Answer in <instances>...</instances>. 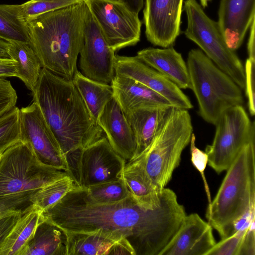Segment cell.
<instances>
[{"label":"cell","instance_id":"obj_30","mask_svg":"<svg viewBox=\"0 0 255 255\" xmlns=\"http://www.w3.org/2000/svg\"><path fill=\"white\" fill-rule=\"evenodd\" d=\"M84 188L92 199L102 203L119 202L130 196L121 177L116 180L92 185Z\"/></svg>","mask_w":255,"mask_h":255},{"label":"cell","instance_id":"obj_28","mask_svg":"<svg viewBox=\"0 0 255 255\" xmlns=\"http://www.w3.org/2000/svg\"><path fill=\"white\" fill-rule=\"evenodd\" d=\"M0 39L30 44L21 4H0Z\"/></svg>","mask_w":255,"mask_h":255},{"label":"cell","instance_id":"obj_39","mask_svg":"<svg viewBox=\"0 0 255 255\" xmlns=\"http://www.w3.org/2000/svg\"><path fill=\"white\" fill-rule=\"evenodd\" d=\"M239 255H255V222L251 225L246 233Z\"/></svg>","mask_w":255,"mask_h":255},{"label":"cell","instance_id":"obj_6","mask_svg":"<svg viewBox=\"0 0 255 255\" xmlns=\"http://www.w3.org/2000/svg\"><path fill=\"white\" fill-rule=\"evenodd\" d=\"M67 174L43 164L30 145L20 139L0 156V200L30 199L38 190Z\"/></svg>","mask_w":255,"mask_h":255},{"label":"cell","instance_id":"obj_33","mask_svg":"<svg viewBox=\"0 0 255 255\" xmlns=\"http://www.w3.org/2000/svg\"><path fill=\"white\" fill-rule=\"evenodd\" d=\"M249 228L244 230L237 231L228 237L222 239L206 255H239L243 240Z\"/></svg>","mask_w":255,"mask_h":255},{"label":"cell","instance_id":"obj_41","mask_svg":"<svg viewBox=\"0 0 255 255\" xmlns=\"http://www.w3.org/2000/svg\"><path fill=\"white\" fill-rule=\"evenodd\" d=\"M17 65L10 58L0 57V77H15Z\"/></svg>","mask_w":255,"mask_h":255},{"label":"cell","instance_id":"obj_24","mask_svg":"<svg viewBox=\"0 0 255 255\" xmlns=\"http://www.w3.org/2000/svg\"><path fill=\"white\" fill-rule=\"evenodd\" d=\"M65 232L67 255H108L115 243L126 239L120 234L101 229L87 232Z\"/></svg>","mask_w":255,"mask_h":255},{"label":"cell","instance_id":"obj_44","mask_svg":"<svg viewBox=\"0 0 255 255\" xmlns=\"http://www.w3.org/2000/svg\"><path fill=\"white\" fill-rule=\"evenodd\" d=\"M10 43L0 39V57L10 58L8 54Z\"/></svg>","mask_w":255,"mask_h":255},{"label":"cell","instance_id":"obj_35","mask_svg":"<svg viewBox=\"0 0 255 255\" xmlns=\"http://www.w3.org/2000/svg\"><path fill=\"white\" fill-rule=\"evenodd\" d=\"M17 100L16 92L10 81L0 77V117L14 108Z\"/></svg>","mask_w":255,"mask_h":255},{"label":"cell","instance_id":"obj_49","mask_svg":"<svg viewBox=\"0 0 255 255\" xmlns=\"http://www.w3.org/2000/svg\"></svg>","mask_w":255,"mask_h":255},{"label":"cell","instance_id":"obj_31","mask_svg":"<svg viewBox=\"0 0 255 255\" xmlns=\"http://www.w3.org/2000/svg\"><path fill=\"white\" fill-rule=\"evenodd\" d=\"M19 110L15 106L0 117V151L21 139Z\"/></svg>","mask_w":255,"mask_h":255},{"label":"cell","instance_id":"obj_10","mask_svg":"<svg viewBox=\"0 0 255 255\" xmlns=\"http://www.w3.org/2000/svg\"><path fill=\"white\" fill-rule=\"evenodd\" d=\"M66 159L69 175L82 188L118 179L127 162L104 136L70 154Z\"/></svg>","mask_w":255,"mask_h":255},{"label":"cell","instance_id":"obj_29","mask_svg":"<svg viewBox=\"0 0 255 255\" xmlns=\"http://www.w3.org/2000/svg\"><path fill=\"white\" fill-rule=\"evenodd\" d=\"M68 174L42 187L30 198V201L43 211L49 208L70 191L76 185Z\"/></svg>","mask_w":255,"mask_h":255},{"label":"cell","instance_id":"obj_4","mask_svg":"<svg viewBox=\"0 0 255 255\" xmlns=\"http://www.w3.org/2000/svg\"><path fill=\"white\" fill-rule=\"evenodd\" d=\"M226 171L206 212L221 239L232 235L236 221L255 206V140L242 148Z\"/></svg>","mask_w":255,"mask_h":255},{"label":"cell","instance_id":"obj_5","mask_svg":"<svg viewBox=\"0 0 255 255\" xmlns=\"http://www.w3.org/2000/svg\"><path fill=\"white\" fill-rule=\"evenodd\" d=\"M186 64L198 114L206 122L215 125L226 110L243 105L242 89L201 49L189 51Z\"/></svg>","mask_w":255,"mask_h":255},{"label":"cell","instance_id":"obj_27","mask_svg":"<svg viewBox=\"0 0 255 255\" xmlns=\"http://www.w3.org/2000/svg\"><path fill=\"white\" fill-rule=\"evenodd\" d=\"M9 57L17 65L15 77L20 79L31 92L39 79L41 65L30 44L18 42L10 43Z\"/></svg>","mask_w":255,"mask_h":255},{"label":"cell","instance_id":"obj_23","mask_svg":"<svg viewBox=\"0 0 255 255\" xmlns=\"http://www.w3.org/2000/svg\"><path fill=\"white\" fill-rule=\"evenodd\" d=\"M43 211L33 204L23 209L16 223L0 246V255H23L39 224Z\"/></svg>","mask_w":255,"mask_h":255},{"label":"cell","instance_id":"obj_15","mask_svg":"<svg viewBox=\"0 0 255 255\" xmlns=\"http://www.w3.org/2000/svg\"><path fill=\"white\" fill-rule=\"evenodd\" d=\"M183 0H144L143 21L147 40L162 48L179 35Z\"/></svg>","mask_w":255,"mask_h":255},{"label":"cell","instance_id":"obj_42","mask_svg":"<svg viewBox=\"0 0 255 255\" xmlns=\"http://www.w3.org/2000/svg\"><path fill=\"white\" fill-rule=\"evenodd\" d=\"M250 33L247 43L248 58L255 61V19H254L249 28Z\"/></svg>","mask_w":255,"mask_h":255},{"label":"cell","instance_id":"obj_8","mask_svg":"<svg viewBox=\"0 0 255 255\" xmlns=\"http://www.w3.org/2000/svg\"><path fill=\"white\" fill-rule=\"evenodd\" d=\"M183 9L187 22L186 37L244 90V66L235 51L227 45L218 22L206 14L196 0H185Z\"/></svg>","mask_w":255,"mask_h":255},{"label":"cell","instance_id":"obj_48","mask_svg":"<svg viewBox=\"0 0 255 255\" xmlns=\"http://www.w3.org/2000/svg\"><path fill=\"white\" fill-rule=\"evenodd\" d=\"M0 153V155H1V153Z\"/></svg>","mask_w":255,"mask_h":255},{"label":"cell","instance_id":"obj_21","mask_svg":"<svg viewBox=\"0 0 255 255\" xmlns=\"http://www.w3.org/2000/svg\"><path fill=\"white\" fill-rule=\"evenodd\" d=\"M136 56L181 89H190L187 64L181 53L173 47L162 48L148 47L138 51Z\"/></svg>","mask_w":255,"mask_h":255},{"label":"cell","instance_id":"obj_20","mask_svg":"<svg viewBox=\"0 0 255 255\" xmlns=\"http://www.w3.org/2000/svg\"><path fill=\"white\" fill-rule=\"evenodd\" d=\"M173 107L172 106L144 107L125 115L136 141L135 158L146 151L151 145Z\"/></svg>","mask_w":255,"mask_h":255},{"label":"cell","instance_id":"obj_22","mask_svg":"<svg viewBox=\"0 0 255 255\" xmlns=\"http://www.w3.org/2000/svg\"><path fill=\"white\" fill-rule=\"evenodd\" d=\"M111 85L113 97L125 115L141 107L172 106L159 94L129 78L115 74Z\"/></svg>","mask_w":255,"mask_h":255},{"label":"cell","instance_id":"obj_25","mask_svg":"<svg viewBox=\"0 0 255 255\" xmlns=\"http://www.w3.org/2000/svg\"><path fill=\"white\" fill-rule=\"evenodd\" d=\"M23 255H67L66 232L44 219L38 226Z\"/></svg>","mask_w":255,"mask_h":255},{"label":"cell","instance_id":"obj_2","mask_svg":"<svg viewBox=\"0 0 255 255\" xmlns=\"http://www.w3.org/2000/svg\"><path fill=\"white\" fill-rule=\"evenodd\" d=\"M32 93L66 158L103 136L72 79L42 68Z\"/></svg>","mask_w":255,"mask_h":255},{"label":"cell","instance_id":"obj_9","mask_svg":"<svg viewBox=\"0 0 255 255\" xmlns=\"http://www.w3.org/2000/svg\"><path fill=\"white\" fill-rule=\"evenodd\" d=\"M214 126L212 143L205 151L208 165L220 174L228 169L246 144L255 140V124L243 105H237L224 111Z\"/></svg>","mask_w":255,"mask_h":255},{"label":"cell","instance_id":"obj_32","mask_svg":"<svg viewBox=\"0 0 255 255\" xmlns=\"http://www.w3.org/2000/svg\"><path fill=\"white\" fill-rule=\"evenodd\" d=\"M84 1V0H30L21 4V7L24 18L28 22L42 14Z\"/></svg>","mask_w":255,"mask_h":255},{"label":"cell","instance_id":"obj_18","mask_svg":"<svg viewBox=\"0 0 255 255\" xmlns=\"http://www.w3.org/2000/svg\"><path fill=\"white\" fill-rule=\"evenodd\" d=\"M254 19L255 0H221L217 22L231 49L240 47Z\"/></svg>","mask_w":255,"mask_h":255},{"label":"cell","instance_id":"obj_37","mask_svg":"<svg viewBox=\"0 0 255 255\" xmlns=\"http://www.w3.org/2000/svg\"><path fill=\"white\" fill-rule=\"evenodd\" d=\"M23 209L12 210L0 216V246L16 223Z\"/></svg>","mask_w":255,"mask_h":255},{"label":"cell","instance_id":"obj_17","mask_svg":"<svg viewBox=\"0 0 255 255\" xmlns=\"http://www.w3.org/2000/svg\"><path fill=\"white\" fill-rule=\"evenodd\" d=\"M97 124L115 151L127 162L135 157V139L121 107L113 97L105 105L97 119Z\"/></svg>","mask_w":255,"mask_h":255},{"label":"cell","instance_id":"obj_14","mask_svg":"<svg viewBox=\"0 0 255 255\" xmlns=\"http://www.w3.org/2000/svg\"><path fill=\"white\" fill-rule=\"evenodd\" d=\"M114 69L115 74L141 83L164 97L174 107L187 110L193 108L188 97L180 88L137 56L115 55Z\"/></svg>","mask_w":255,"mask_h":255},{"label":"cell","instance_id":"obj_16","mask_svg":"<svg viewBox=\"0 0 255 255\" xmlns=\"http://www.w3.org/2000/svg\"><path fill=\"white\" fill-rule=\"evenodd\" d=\"M216 243L211 225L192 213L186 215L160 255H206Z\"/></svg>","mask_w":255,"mask_h":255},{"label":"cell","instance_id":"obj_46","mask_svg":"<svg viewBox=\"0 0 255 255\" xmlns=\"http://www.w3.org/2000/svg\"><path fill=\"white\" fill-rule=\"evenodd\" d=\"M110 0L117 1V2H125V0Z\"/></svg>","mask_w":255,"mask_h":255},{"label":"cell","instance_id":"obj_36","mask_svg":"<svg viewBox=\"0 0 255 255\" xmlns=\"http://www.w3.org/2000/svg\"><path fill=\"white\" fill-rule=\"evenodd\" d=\"M255 61L248 58L244 66V90L248 99L249 111L253 116L255 114Z\"/></svg>","mask_w":255,"mask_h":255},{"label":"cell","instance_id":"obj_47","mask_svg":"<svg viewBox=\"0 0 255 255\" xmlns=\"http://www.w3.org/2000/svg\"><path fill=\"white\" fill-rule=\"evenodd\" d=\"M3 151H0V153H2Z\"/></svg>","mask_w":255,"mask_h":255},{"label":"cell","instance_id":"obj_40","mask_svg":"<svg viewBox=\"0 0 255 255\" xmlns=\"http://www.w3.org/2000/svg\"><path fill=\"white\" fill-rule=\"evenodd\" d=\"M108 255H136L133 248L128 241L125 238L115 243L110 248Z\"/></svg>","mask_w":255,"mask_h":255},{"label":"cell","instance_id":"obj_11","mask_svg":"<svg viewBox=\"0 0 255 255\" xmlns=\"http://www.w3.org/2000/svg\"><path fill=\"white\" fill-rule=\"evenodd\" d=\"M84 1L115 52L134 46L140 41L142 23L138 13L124 2L110 0Z\"/></svg>","mask_w":255,"mask_h":255},{"label":"cell","instance_id":"obj_1","mask_svg":"<svg viewBox=\"0 0 255 255\" xmlns=\"http://www.w3.org/2000/svg\"><path fill=\"white\" fill-rule=\"evenodd\" d=\"M43 214L44 219L66 232L101 229L120 234L128 241L136 255H160L184 217L182 206L167 192L161 193L158 207L147 210L130 196L112 203L96 202L76 184Z\"/></svg>","mask_w":255,"mask_h":255},{"label":"cell","instance_id":"obj_38","mask_svg":"<svg viewBox=\"0 0 255 255\" xmlns=\"http://www.w3.org/2000/svg\"><path fill=\"white\" fill-rule=\"evenodd\" d=\"M31 204L29 198L12 197L0 200V216L15 210L23 209Z\"/></svg>","mask_w":255,"mask_h":255},{"label":"cell","instance_id":"obj_3","mask_svg":"<svg viewBox=\"0 0 255 255\" xmlns=\"http://www.w3.org/2000/svg\"><path fill=\"white\" fill-rule=\"evenodd\" d=\"M87 9L84 1L42 14L27 22L30 45L42 68L72 79L78 70Z\"/></svg>","mask_w":255,"mask_h":255},{"label":"cell","instance_id":"obj_12","mask_svg":"<svg viewBox=\"0 0 255 255\" xmlns=\"http://www.w3.org/2000/svg\"><path fill=\"white\" fill-rule=\"evenodd\" d=\"M19 114L21 139L30 145L43 164L68 174L66 158L37 103L21 108Z\"/></svg>","mask_w":255,"mask_h":255},{"label":"cell","instance_id":"obj_45","mask_svg":"<svg viewBox=\"0 0 255 255\" xmlns=\"http://www.w3.org/2000/svg\"><path fill=\"white\" fill-rule=\"evenodd\" d=\"M211 0H200V5L202 7H206L208 6V3Z\"/></svg>","mask_w":255,"mask_h":255},{"label":"cell","instance_id":"obj_43","mask_svg":"<svg viewBox=\"0 0 255 255\" xmlns=\"http://www.w3.org/2000/svg\"><path fill=\"white\" fill-rule=\"evenodd\" d=\"M130 9L138 13L144 5V0H125L124 2Z\"/></svg>","mask_w":255,"mask_h":255},{"label":"cell","instance_id":"obj_19","mask_svg":"<svg viewBox=\"0 0 255 255\" xmlns=\"http://www.w3.org/2000/svg\"><path fill=\"white\" fill-rule=\"evenodd\" d=\"M120 177L130 197L140 207L152 210L160 203V193L148 175L143 153L126 162Z\"/></svg>","mask_w":255,"mask_h":255},{"label":"cell","instance_id":"obj_13","mask_svg":"<svg viewBox=\"0 0 255 255\" xmlns=\"http://www.w3.org/2000/svg\"><path fill=\"white\" fill-rule=\"evenodd\" d=\"M79 55L80 68L84 76L111 85L115 75V51L108 44L88 7L85 17L84 42Z\"/></svg>","mask_w":255,"mask_h":255},{"label":"cell","instance_id":"obj_7","mask_svg":"<svg viewBox=\"0 0 255 255\" xmlns=\"http://www.w3.org/2000/svg\"><path fill=\"white\" fill-rule=\"evenodd\" d=\"M193 128L188 110L173 107L144 155L146 171L159 193L172 179Z\"/></svg>","mask_w":255,"mask_h":255},{"label":"cell","instance_id":"obj_26","mask_svg":"<svg viewBox=\"0 0 255 255\" xmlns=\"http://www.w3.org/2000/svg\"><path fill=\"white\" fill-rule=\"evenodd\" d=\"M91 115L97 119L107 103L113 98L110 84L90 79L78 70L72 79Z\"/></svg>","mask_w":255,"mask_h":255},{"label":"cell","instance_id":"obj_34","mask_svg":"<svg viewBox=\"0 0 255 255\" xmlns=\"http://www.w3.org/2000/svg\"><path fill=\"white\" fill-rule=\"evenodd\" d=\"M196 136L193 132L190 141L191 160L193 165L200 172L203 180L205 189L208 199L209 203L211 202L210 192L204 171L208 163V156L205 151L198 148L195 144Z\"/></svg>","mask_w":255,"mask_h":255}]
</instances>
